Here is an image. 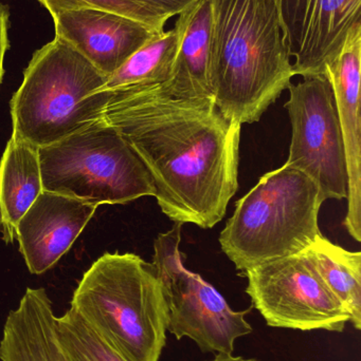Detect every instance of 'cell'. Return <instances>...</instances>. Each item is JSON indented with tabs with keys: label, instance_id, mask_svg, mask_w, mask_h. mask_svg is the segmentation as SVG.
Returning <instances> with one entry per match:
<instances>
[{
	"label": "cell",
	"instance_id": "obj_8",
	"mask_svg": "<svg viewBox=\"0 0 361 361\" xmlns=\"http://www.w3.org/2000/svg\"><path fill=\"white\" fill-rule=\"evenodd\" d=\"M246 293L268 326L299 331L343 332L350 322L305 252L248 269Z\"/></svg>",
	"mask_w": 361,
	"mask_h": 361
},
{
	"label": "cell",
	"instance_id": "obj_7",
	"mask_svg": "<svg viewBox=\"0 0 361 361\" xmlns=\"http://www.w3.org/2000/svg\"><path fill=\"white\" fill-rule=\"evenodd\" d=\"M182 225L175 223L154 242L153 265L169 310L167 331L178 341L192 339L203 352L232 354L235 341L252 333L246 320L249 310L231 309L213 286L184 267L180 252Z\"/></svg>",
	"mask_w": 361,
	"mask_h": 361
},
{
	"label": "cell",
	"instance_id": "obj_21",
	"mask_svg": "<svg viewBox=\"0 0 361 361\" xmlns=\"http://www.w3.org/2000/svg\"><path fill=\"white\" fill-rule=\"evenodd\" d=\"M131 1L150 8L154 12L170 19L190 8L197 0H131Z\"/></svg>",
	"mask_w": 361,
	"mask_h": 361
},
{
	"label": "cell",
	"instance_id": "obj_22",
	"mask_svg": "<svg viewBox=\"0 0 361 361\" xmlns=\"http://www.w3.org/2000/svg\"><path fill=\"white\" fill-rule=\"evenodd\" d=\"M8 11L6 6L0 1V85L4 78V56L8 51Z\"/></svg>",
	"mask_w": 361,
	"mask_h": 361
},
{
	"label": "cell",
	"instance_id": "obj_2",
	"mask_svg": "<svg viewBox=\"0 0 361 361\" xmlns=\"http://www.w3.org/2000/svg\"><path fill=\"white\" fill-rule=\"evenodd\" d=\"M209 1L210 82L215 105L233 122H258L296 75L279 0Z\"/></svg>",
	"mask_w": 361,
	"mask_h": 361
},
{
	"label": "cell",
	"instance_id": "obj_11",
	"mask_svg": "<svg viewBox=\"0 0 361 361\" xmlns=\"http://www.w3.org/2000/svg\"><path fill=\"white\" fill-rule=\"evenodd\" d=\"M361 23L354 25L334 59L326 65L345 145L348 171V233L361 241Z\"/></svg>",
	"mask_w": 361,
	"mask_h": 361
},
{
	"label": "cell",
	"instance_id": "obj_23",
	"mask_svg": "<svg viewBox=\"0 0 361 361\" xmlns=\"http://www.w3.org/2000/svg\"><path fill=\"white\" fill-rule=\"evenodd\" d=\"M209 361H259L254 358L246 360V358L241 357V356H233L232 354L229 353H216L213 360Z\"/></svg>",
	"mask_w": 361,
	"mask_h": 361
},
{
	"label": "cell",
	"instance_id": "obj_19",
	"mask_svg": "<svg viewBox=\"0 0 361 361\" xmlns=\"http://www.w3.org/2000/svg\"><path fill=\"white\" fill-rule=\"evenodd\" d=\"M57 331L68 361H126L106 345L71 307L57 317Z\"/></svg>",
	"mask_w": 361,
	"mask_h": 361
},
{
	"label": "cell",
	"instance_id": "obj_18",
	"mask_svg": "<svg viewBox=\"0 0 361 361\" xmlns=\"http://www.w3.org/2000/svg\"><path fill=\"white\" fill-rule=\"evenodd\" d=\"M175 27L155 34L116 72L108 76L102 91L165 84L171 78L177 51Z\"/></svg>",
	"mask_w": 361,
	"mask_h": 361
},
{
	"label": "cell",
	"instance_id": "obj_9",
	"mask_svg": "<svg viewBox=\"0 0 361 361\" xmlns=\"http://www.w3.org/2000/svg\"><path fill=\"white\" fill-rule=\"evenodd\" d=\"M288 89L292 142L286 164L311 178L326 201L347 199L345 145L330 82L309 76Z\"/></svg>",
	"mask_w": 361,
	"mask_h": 361
},
{
	"label": "cell",
	"instance_id": "obj_5",
	"mask_svg": "<svg viewBox=\"0 0 361 361\" xmlns=\"http://www.w3.org/2000/svg\"><path fill=\"white\" fill-rule=\"evenodd\" d=\"M326 201L305 173L284 164L265 173L235 203L218 241L235 269L305 252L322 235L319 212Z\"/></svg>",
	"mask_w": 361,
	"mask_h": 361
},
{
	"label": "cell",
	"instance_id": "obj_1",
	"mask_svg": "<svg viewBox=\"0 0 361 361\" xmlns=\"http://www.w3.org/2000/svg\"><path fill=\"white\" fill-rule=\"evenodd\" d=\"M104 121L148 169L157 203L180 224L212 228L239 188L242 125L213 97H177L165 84L110 91Z\"/></svg>",
	"mask_w": 361,
	"mask_h": 361
},
{
	"label": "cell",
	"instance_id": "obj_15",
	"mask_svg": "<svg viewBox=\"0 0 361 361\" xmlns=\"http://www.w3.org/2000/svg\"><path fill=\"white\" fill-rule=\"evenodd\" d=\"M177 51L173 71L165 82L177 97H213L210 82L212 12L209 0H197L177 15Z\"/></svg>",
	"mask_w": 361,
	"mask_h": 361
},
{
	"label": "cell",
	"instance_id": "obj_6",
	"mask_svg": "<svg viewBox=\"0 0 361 361\" xmlns=\"http://www.w3.org/2000/svg\"><path fill=\"white\" fill-rule=\"evenodd\" d=\"M44 190L93 205L156 195L152 178L122 135L102 120L38 149Z\"/></svg>",
	"mask_w": 361,
	"mask_h": 361
},
{
	"label": "cell",
	"instance_id": "obj_4",
	"mask_svg": "<svg viewBox=\"0 0 361 361\" xmlns=\"http://www.w3.org/2000/svg\"><path fill=\"white\" fill-rule=\"evenodd\" d=\"M107 76L59 36L36 51L11 99L13 133L37 148L57 143L104 116Z\"/></svg>",
	"mask_w": 361,
	"mask_h": 361
},
{
	"label": "cell",
	"instance_id": "obj_13",
	"mask_svg": "<svg viewBox=\"0 0 361 361\" xmlns=\"http://www.w3.org/2000/svg\"><path fill=\"white\" fill-rule=\"evenodd\" d=\"M97 206L44 190L16 227L19 250L30 273L40 275L57 264L88 224Z\"/></svg>",
	"mask_w": 361,
	"mask_h": 361
},
{
	"label": "cell",
	"instance_id": "obj_17",
	"mask_svg": "<svg viewBox=\"0 0 361 361\" xmlns=\"http://www.w3.org/2000/svg\"><path fill=\"white\" fill-rule=\"evenodd\" d=\"M304 252L347 312L350 322L360 330L361 252H349L322 235Z\"/></svg>",
	"mask_w": 361,
	"mask_h": 361
},
{
	"label": "cell",
	"instance_id": "obj_12",
	"mask_svg": "<svg viewBox=\"0 0 361 361\" xmlns=\"http://www.w3.org/2000/svg\"><path fill=\"white\" fill-rule=\"evenodd\" d=\"M52 18L55 35L107 78L157 34L140 21L97 8L61 11Z\"/></svg>",
	"mask_w": 361,
	"mask_h": 361
},
{
	"label": "cell",
	"instance_id": "obj_20",
	"mask_svg": "<svg viewBox=\"0 0 361 361\" xmlns=\"http://www.w3.org/2000/svg\"><path fill=\"white\" fill-rule=\"evenodd\" d=\"M51 16L61 11L81 8H97L140 21L157 33L165 31L169 18L131 0H38Z\"/></svg>",
	"mask_w": 361,
	"mask_h": 361
},
{
	"label": "cell",
	"instance_id": "obj_10",
	"mask_svg": "<svg viewBox=\"0 0 361 361\" xmlns=\"http://www.w3.org/2000/svg\"><path fill=\"white\" fill-rule=\"evenodd\" d=\"M284 39L296 75H324L350 30L361 23V0H279Z\"/></svg>",
	"mask_w": 361,
	"mask_h": 361
},
{
	"label": "cell",
	"instance_id": "obj_14",
	"mask_svg": "<svg viewBox=\"0 0 361 361\" xmlns=\"http://www.w3.org/2000/svg\"><path fill=\"white\" fill-rule=\"evenodd\" d=\"M57 317L45 288H27L6 317L0 360L68 361L57 338Z\"/></svg>",
	"mask_w": 361,
	"mask_h": 361
},
{
	"label": "cell",
	"instance_id": "obj_3",
	"mask_svg": "<svg viewBox=\"0 0 361 361\" xmlns=\"http://www.w3.org/2000/svg\"><path fill=\"white\" fill-rule=\"evenodd\" d=\"M71 307L123 360L160 358L169 310L153 263L129 252H106L83 276Z\"/></svg>",
	"mask_w": 361,
	"mask_h": 361
},
{
	"label": "cell",
	"instance_id": "obj_16",
	"mask_svg": "<svg viewBox=\"0 0 361 361\" xmlns=\"http://www.w3.org/2000/svg\"><path fill=\"white\" fill-rule=\"evenodd\" d=\"M40 148L11 137L0 159V233L6 243L16 239V227L44 191Z\"/></svg>",
	"mask_w": 361,
	"mask_h": 361
}]
</instances>
